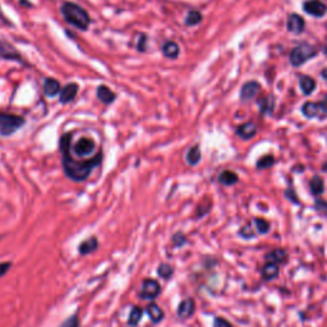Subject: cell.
<instances>
[{
	"instance_id": "obj_7",
	"label": "cell",
	"mask_w": 327,
	"mask_h": 327,
	"mask_svg": "<svg viewBox=\"0 0 327 327\" xmlns=\"http://www.w3.org/2000/svg\"><path fill=\"white\" fill-rule=\"evenodd\" d=\"M303 9L313 17H323L327 13V5L320 0H307L303 3Z\"/></svg>"
},
{
	"instance_id": "obj_9",
	"label": "cell",
	"mask_w": 327,
	"mask_h": 327,
	"mask_svg": "<svg viewBox=\"0 0 327 327\" xmlns=\"http://www.w3.org/2000/svg\"><path fill=\"white\" fill-rule=\"evenodd\" d=\"M260 90H261V86L258 82H256V81L247 82L242 87V91H240V99H242L243 101L252 100V99L256 98V95L260 92Z\"/></svg>"
},
{
	"instance_id": "obj_30",
	"label": "cell",
	"mask_w": 327,
	"mask_h": 327,
	"mask_svg": "<svg viewBox=\"0 0 327 327\" xmlns=\"http://www.w3.org/2000/svg\"><path fill=\"white\" fill-rule=\"evenodd\" d=\"M258 105H260V109L262 112H270L273 110L274 106V100L271 99V96L268 98H263L261 100H258Z\"/></svg>"
},
{
	"instance_id": "obj_11",
	"label": "cell",
	"mask_w": 327,
	"mask_h": 327,
	"mask_svg": "<svg viewBox=\"0 0 327 327\" xmlns=\"http://www.w3.org/2000/svg\"><path fill=\"white\" fill-rule=\"evenodd\" d=\"M287 30L290 31V32L293 33H302L303 31H304V27H305V23H304V20H303L302 17H300L299 14H295V13H293V14L289 15V18H287V25H286Z\"/></svg>"
},
{
	"instance_id": "obj_13",
	"label": "cell",
	"mask_w": 327,
	"mask_h": 327,
	"mask_svg": "<svg viewBox=\"0 0 327 327\" xmlns=\"http://www.w3.org/2000/svg\"><path fill=\"white\" fill-rule=\"evenodd\" d=\"M96 96H98L99 100L103 104H105V105H110V104L114 103L115 99H117V95H115L114 91L105 85L99 86L98 91H96Z\"/></svg>"
},
{
	"instance_id": "obj_37",
	"label": "cell",
	"mask_w": 327,
	"mask_h": 327,
	"mask_svg": "<svg viewBox=\"0 0 327 327\" xmlns=\"http://www.w3.org/2000/svg\"><path fill=\"white\" fill-rule=\"evenodd\" d=\"M146 43H147V36L146 35H140V41L137 43V50L141 53H145L146 51Z\"/></svg>"
},
{
	"instance_id": "obj_28",
	"label": "cell",
	"mask_w": 327,
	"mask_h": 327,
	"mask_svg": "<svg viewBox=\"0 0 327 327\" xmlns=\"http://www.w3.org/2000/svg\"><path fill=\"white\" fill-rule=\"evenodd\" d=\"M81 326V320H80V315L78 312L73 313L70 317L65 318L62 323H60L57 327H80Z\"/></svg>"
},
{
	"instance_id": "obj_40",
	"label": "cell",
	"mask_w": 327,
	"mask_h": 327,
	"mask_svg": "<svg viewBox=\"0 0 327 327\" xmlns=\"http://www.w3.org/2000/svg\"><path fill=\"white\" fill-rule=\"evenodd\" d=\"M322 170H323V171H326V172H327V163H326V164H323Z\"/></svg>"
},
{
	"instance_id": "obj_20",
	"label": "cell",
	"mask_w": 327,
	"mask_h": 327,
	"mask_svg": "<svg viewBox=\"0 0 327 327\" xmlns=\"http://www.w3.org/2000/svg\"><path fill=\"white\" fill-rule=\"evenodd\" d=\"M143 313H145L143 308H141L140 305H134L129 312V317H128V321H127L128 325H129L130 327H136L140 325V322L142 321Z\"/></svg>"
},
{
	"instance_id": "obj_5",
	"label": "cell",
	"mask_w": 327,
	"mask_h": 327,
	"mask_svg": "<svg viewBox=\"0 0 327 327\" xmlns=\"http://www.w3.org/2000/svg\"><path fill=\"white\" fill-rule=\"evenodd\" d=\"M161 293V285L155 279H145L141 285L138 297L143 300H153Z\"/></svg>"
},
{
	"instance_id": "obj_4",
	"label": "cell",
	"mask_w": 327,
	"mask_h": 327,
	"mask_svg": "<svg viewBox=\"0 0 327 327\" xmlns=\"http://www.w3.org/2000/svg\"><path fill=\"white\" fill-rule=\"evenodd\" d=\"M316 54H317V49L313 48L312 45H310V44H300L299 46L293 49V51L290 53V63L294 67H300L307 60L315 57Z\"/></svg>"
},
{
	"instance_id": "obj_10",
	"label": "cell",
	"mask_w": 327,
	"mask_h": 327,
	"mask_svg": "<svg viewBox=\"0 0 327 327\" xmlns=\"http://www.w3.org/2000/svg\"><path fill=\"white\" fill-rule=\"evenodd\" d=\"M78 90H80V86L77 85V83H68L65 87L62 88V91H60V103L62 104H68L70 103V101H73L75 99V96H77L78 93Z\"/></svg>"
},
{
	"instance_id": "obj_36",
	"label": "cell",
	"mask_w": 327,
	"mask_h": 327,
	"mask_svg": "<svg viewBox=\"0 0 327 327\" xmlns=\"http://www.w3.org/2000/svg\"><path fill=\"white\" fill-rule=\"evenodd\" d=\"M214 327H233L232 323L222 317H216L214 320Z\"/></svg>"
},
{
	"instance_id": "obj_6",
	"label": "cell",
	"mask_w": 327,
	"mask_h": 327,
	"mask_svg": "<svg viewBox=\"0 0 327 327\" xmlns=\"http://www.w3.org/2000/svg\"><path fill=\"white\" fill-rule=\"evenodd\" d=\"M196 312V303L193 298H185L179 303L177 308V316L180 320H188Z\"/></svg>"
},
{
	"instance_id": "obj_39",
	"label": "cell",
	"mask_w": 327,
	"mask_h": 327,
	"mask_svg": "<svg viewBox=\"0 0 327 327\" xmlns=\"http://www.w3.org/2000/svg\"><path fill=\"white\" fill-rule=\"evenodd\" d=\"M20 3H21V4H27V7H32V4H31V3L25 2V0H20ZM25 7H26V5H25Z\"/></svg>"
},
{
	"instance_id": "obj_15",
	"label": "cell",
	"mask_w": 327,
	"mask_h": 327,
	"mask_svg": "<svg viewBox=\"0 0 327 327\" xmlns=\"http://www.w3.org/2000/svg\"><path fill=\"white\" fill-rule=\"evenodd\" d=\"M60 91H62V86H60V83L56 80H54V78H46L44 81V92H45V95L48 98H54L57 93H60Z\"/></svg>"
},
{
	"instance_id": "obj_35",
	"label": "cell",
	"mask_w": 327,
	"mask_h": 327,
	"mask_svg": "<svg viewBox=\"0 0 327 327\" xmlns=\"http://www.w3.org/2000/svg\"><path fill=\"white\" fill-rule=\"evenodd\" d=\"M13 263L10 261H7V262H0V279L4 277L5 275L9 273V270L12 268Z\"/></svg>"
},
{
	"instance_id": "obj_26",
	"label": "cell",
	"mask_w": 327,
	"mask_h": 327,
	"mask_svg": "<svg viewBox=\"0 0 327 327\" xmlns=\"http://www.w3.org/2000/svg\"><path fill=\"white\" fill-rule=\"evenodd\" d=\"M174 267L170 263H161L158 267V275L164 280H170L174 275Z\"/></svg>"
},
{
	"instance_id": "obj_12",
	"label": "cell",
	"mask_w": 327,
	"mask_h": 327,
	"mask_svg": "<svg viewBox=\"0 0 327 327\" xmlns=\"http://www.w3.org/2000/svg\"><path fill=\"white\" fill-rule=\"evenodd\" d=\"M146 313L148 315L152 323H161L165 318L163 308L156 304V303H148L147 307H146Z\"/></svg>"
},
{
	"instance_id": "obj_29",
	"label": "cell",
	"mask_w": 327,
	"mask_h": 327,
	"mask_svg": "<svg viewBox=\"0 0 327 327\" xmlns=\"http://www.w3.org/2000/svg\"><path fill=\"white\" fill-rule=\"evenodd\" d=\"M255 224H256V229L258 230L260 234H267V233L270 232V222H268L267 220L256 218Z\"/></svg>"
},
{
	"instance_id": "obj_8",
	"label": "cell",
	"mask_w": 327,
	"mask_h": 327,
	"mask_svg": "<svg viewBox=\"0 0 327 327\" xmlns=\"http://www.w3.org/2000/svg\"><path fill=\"white\" fill-rule=\"evenodd\" d=\"M98 248H99L98 237L91 235L90 238H87V239L82 240V242L80 243V245H78V253H80L81 256L92 255Z\"/></svg>"
},
{
	"instance_id": "obj_24",
	"label": "cell",
	"mask_w": 327,
	"mask_h": 327,
	"mask_svg": "<svg viewBox=\"0 0 327 327\" xmlns=\"http://www.w3.org/2000/svg\"><path fill=\"white\" fill-rule=\"evenodd\" d=\"M185 159H187V163L189 165H192V166H195V165H197L198 163H200V160H201L200 146L198 145L193 146V147L187 152Z\"/></svg>"
},
{
	"instance_id": "obj_32",
	"label": "cell",
	"mask_w": 327,
	"mask_h": 327,
	"mask_svg": "<svg viewBox=\"0 0 327 327\" xmlns=\"http://www.w3.org/2000/svg\"><path fill=\"white\" fill-rule=\"evenodd\" d=\"M172 244L175 248H180L187 243V237H185L183 233H177V234L172 235Z\"/></svg>"
},
{
	"instance_id": "obj_31",
	"label": "cell",
	"mask_w": 327,
	"mask_h": 327,
	"mask_svg": "<svg viewBox=\"0 0 327 327\" xmlns=\"http://www.w3.org/2000/svg\"><path fill=\"white\" fill-rule=\"evenodd\" d=\"M274 164H275V159L271 155H267V156H263V158H261L260 160H258L257 167L258 169H268V167L273 166Z\"/></svg>"
},
{
	"instance_id": "obj_23",
	"label": "cell",
	"mask_w": 327,
	"mask_h": 327,
	"mask_svg": "<svg viewBox=\"0 0 327 327\" xmlns=\"http://www.w3.org/2000/svg\"><path fill=\"white\" fill-rule=\"evenodd\" d=\"M310 187H311V192L315 196H320L322 195L323 190H325V183H323V179L318 175H315V177L311 179L310 182Z\"/></svg>"
},
{
	"instance_id": "obj_18",
	"label": "cell",
	"mask_w": 327,
	"mask_h": 327,
	"mask_svg": "<svg viewBox=\"0 0 327 327\" xmlns=\"http://www.w3.org/2000/svg\"><path fill=\"white\" fill-rule=\"evenodd\" d=\"M161 51H163V54L166 57H169V59H177V57L179 56L180 49L179 45H178L175 41H166L163 45V48H161Z\"/></svg>"
},
{
	"instance_id": "obj_21",
	"label": "cell",
	"mask_w": 327,
	"mask_h": 327,
	"mask_svg": "<svg viewBox=\"0 0 327 327\" xmlns=\"http://www.w3.org/2000/svg\"><path fill=\"white\" fill-rule=\"evenodd\" d=\"M302 112L304 117L313 119V118H317L321 114L320 105L317 103H312V101H308L304 105L302 106Z\"/></svg>"
},
{
	"instance_id": "obj_3",
	"label": "cell",
	"mask_w": 327,
	"mask_h": 327,
	"mask_svg": "<svg viewBox=\"0 0 327 327\" xmlns=\"http://www.w3.org/2000/svg\"><path fill=\"white\" fill-rule=\"evenodd\" d=\"M25 123V118L20 117V115L0 111V136L9 137L13 133L17 132Z\"/></svg>"
},
{
	"instance_id": "obj_1",
	"label": "cell",
	"mask_w": 327,
	"mask_h": 327,
	"mask_svg": "<svg viewBox=\"0 0 327 327\" xmlns=\"http://www.w3.org/2000/svg\"><path fill=\"white\" fill-rule=\"evenodd\" d=\"M62 164L65 175L73 182H85L103 161V151L99 150L93 138L83 136L73 141V133H64L59 142Z\"/></svg>"
},
{
	"instance_id": "obj_22",
	"label": "cell",
	"mask_w": 327,
	"mask_h": 327,
	"mask_svg": "<svg viewBox=\"0 0 327 327\" xmlns=\"http://www.w3.org/2000/svg\"><path fill=\"white\" fill-rule=\"evenodd\" d=\"M299 86H300V90L303 91V93L308 96L315 91L316 82L313 78L308 77V75H302L299 80Z\"/></svg>"
},
{
	"instance_id": "obj_38",
	"label": "cell",
	"mask_w": 327,
	"mask_h": 327,
	"mask_svg": "<svg viewBox=\"0 0 327 327\" xmlns=\"http://www.w3.org/2000/svg\"><path fill=\"white\" fill-rule=\"evenodd\" d=\"M318 105H320L321 114L327 115V96H325V99H323V100L321 101V103H318Z\"/></svg>"
},
{
	"instance_id": "obj_2",
	"label": "cell",
	"mask_w": 327,
	"mask_h": 327,
	"mask_svg": "<svg viewBox=\"0 0 327 327\" xmlns=\"http://www.w3.org/2000/svg\"><path fill=\"white\" fill-rule=\"evenodd\" d=\"M62 10V14L64 17V20L67 21V23H69L70 26L75 27L77 30L81 31H87L90 27L91 18L88 15V13L83 9L81 5L75 4L72 2H65L64 4L60 8Z\"/></svg>"
},
{
	"instance_id": "obj_33",
	"label": "cell",
	"mask_w": 327,
	"mask_h": 327,
	"mask_svg": "<svg viewBox=\"0 0 327 327\" xmlns=\"http://www.w3.org/2000/svg\"><path fill=\"white\" fill-rule=\"evenodd\" d=\"M239 235L245 238V239H252V238L255 237V232L252 230L251 225H245V226H243L242 229L239 230Z\"/></svg>"
},
{
	"instance_id": "obj_25",
	"label": "cell",
	"mask_w": 327,
	"mask_h": 327,
	"mask_svg": "<svg viewBox=\"0 0 327 327\" xmlns=\"http://www.w3.org/2000/svg\"><path fill=\"white\" fill-rule=\"evenodd\" d=\"M219 182L224 185H233L238 182V175L230 170H225L219 175Z\"/></svg>"
},
{
	"instance_id": "obj_16",
	"label": "cell",
	"mask_w": 327,
	"mask_h": 327,
	"mask_svg": "<svg viewBox=\"0 0 327 327\" xmlns=\"http://www.w3.org/2000/svg\"><path fill=\"white\" fill-rule=\"evenodd\" d=\"M0 57L8 60H20L21 62L20 53L14 50L12 45H9L8 43H3V41H0Z\"/></svg>"
},
{
	"instance_id": "obj_17",
	"label": "cell",
	"mask_w": 327,
	"mask_h": 327,
	"mask_svg": "<svg viewBox=\"0 0 327 327\" xmlns=\"http://www.w3.org/2000/svg\"><path fill=\"white\" fill-rule=\"evenodd\" d=\"M265 258L267 262L276 263V265H281V263H284L285 261L287 260V256H286V252H285L284 249H280V248H277V249H274V251H271V252H268L267 255L265 256Z\"/></svg>"
},
{
	"instance_id": "obj_27",
	"label": "cell",
	"mask_w": 327,
	"mask_h": 327,
	"mask_svg": "<svg viewBox=\"0 0 327 327\" xmlns=\"http://www.w3.org/2000/svg\"><path fill=\"white\" fill-rule=\"evenodd\" d=\"M202 21V14L198 10H190L185 17V26H196Z\"/></svg>"
},
{
	"instance_id": "obj_14",
	"label": "cell",
	"mask_w": 327,
	"mask_h": 327,
	"mask_svg": "<svg viewBox=\"0 0 327 327\" xmlns=\"http://www.w3.org/2000/svg\"><path fill=\"white\" fill-rule=\"evenodd\" d=\"M256 133H257V127L252 122L244 123V124L239 125L237 129V134L242 137L243 140H251L253 136H256Z\"/></svg>"
},
{
	"instance_id": "obj_41",
	"label": "cell",
	"mask_w": 327,
	"mask_h": 327,
	"mask_svg": "<svg viewBox=\"0 0 327 327\" xmlns=\"http://www.w3.org/2000/svg\"><path fill=\"white\" fill-rule=\"evenodd\" d=\"M326 27H327V25H326Z\"/></svg>"
},
{
	"instance_id": "obj_34",
	"label": "cell",
	"mask_w": 327,
	"mask_h": 327,
	"mask_svg": "<svg viewBox=\"0 0 327 327\" xmlns=\"http://www.w3.org/2000/svg\"><path fill=\"white\" fill-rule=\"evenodd\" d=\"M315 208L322 215L327 216V202L323 200H317L315 203Z\"/></svg>"
},
{
	"instance_id": "obj_19",
	"label": "cell",
	"mask_w": 327,
	"mask_h": 327,
	"mask_svg": "<svg viewBox=\"0 0 327 327\" xmlns=\"http://www.w3.org/2000/svg\"><path fill=\"white\" fill-rule=\"evenodd\" d=\"M280 274V266L276 263L267 262L262 268V277L266 281H271V280L276 279Z\"/></svg>"
}]
</instances>
